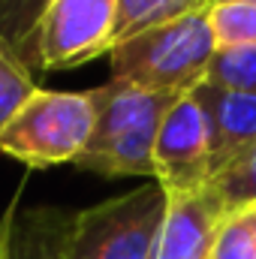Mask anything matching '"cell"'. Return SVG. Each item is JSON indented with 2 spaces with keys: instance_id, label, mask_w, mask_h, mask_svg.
Here are the masks:
<instances>
[{
  "instance_id": "1",
  "label": "cell",
  "mask_w": 256,
  "mask_h": 259,
  "mask_svg": "<svg viewBox=\"0 0 256 259\" xmlns=\"http://www.w3.org/2000/svg\"><path fill=\"white\" fill-rule=\"evenodd\" d=\"M94 94V133L81 157L72 163L103 178H151L154 181V145L163 118L184 94L148 91L112 78Z\"/></svg>"
},
{
  "instance_id": "2",
  "label": "cell",
  "mask_w": 256,
  "mask_h": 259,
  "mask_svg": "<svg viewBox=\"0 0 256 259\" xmlns=\"http://www.w3.org/2000/svg\"><path fill=\"white\" fill-rule=\"evenodd\" d=\"M217 55V39L208 24V9L121 39L112 55V78L148 91L190 94L199 88Z\"/></svg>"
},
{
  "instance_id": "3",
  "label": "cell",
  "mask_w": 256,
  "mask_h": 259,
  "mask_svg": "<svg viewBox=\"0 0 256 259\" xmlns=\"http://www.w3.org/2000/svg\"><path fill=\"white\" fill-rule=\"evenodd\" d=\"M169 196L157 181L66 217L61 259H157Z\"/></svg>"
},
{
  "instance_id": "4",
  "label": "cell",
  "mask_w": 256,
  "mask_h": 259,
  "mask_svg": "<svg viewBox=\"0 0 256 259\" xmlns=\"http://www.w3.org/2000/svg\"><path fill=\"white\" fill-rule=\"evenodd\" d=\"M94 133L91 91H36L0 133V151L30 169L75 163Z\"/></svg>"
},
{
  "instance_id": "5",
  "label": "cell",
  "mask_w": 256,
  "mask_h": 259,
  "mask_svg": "<svg viewBox=\"0 0 256 259\" xmlns=\"http://www.w3.org/2000/svg\"><path fill=\"white\" fill-rule=\"evenodd\" d=\"M118 46V0H52L30 52V72L75 69Z\"/></svg>"
},
{
  "instance_id": "6",
  "label": "cell",
  "mask_w": 256,
  "mask_h": 259,
  "mask_svg": "<svg viewBox=\"0 0 256 259\" xmlns=\"http://www.w3.org/2000/svg\"><path fill=\"white\" fill-rule=\"evenodd\" d=\"M211 178L214 166L208 118L196 97L184 94L163 118L154 145V181L166 190V196H181L208 187Z\"/></svg>"
},
{
  "instance_id": "7",
  "label": "cell",
  "mask_w": 256,
  "mask_h": 259,
  "mask_svg": "<svg viewBox=\"0 0 256 259\" xmlns=\"http://www.w3.org/2000/svg\"><path fill=\"white\" fill-rule=\"evenodd\" d=\"M229 214V202L214 184L196 193L169 196L166 220L157 241V259H211Z\"/></svg>"
},
{
  "instance_id": "8",
  "label": "cell",
  "mask_w": 256,
  "mask_h": 259,
  "mask_svg": "<svg viewBox=\"0 0 256 259\" xmlns=\"http://www.w3.org/2000/svg\"><path fill=\"white\" fill-rule=\"evenodd\" d=\"M190 94L208 118L211 166L214 175H220L226 166H232L241 154H247L256 145V94L208 84V81L193 88Z\"/></svg>"
},
{
  "instance_id": "9",
  "label": "cell",
  "mask_w": 256,
  "mask_h": 259,
  "mask_svg": "<svg viewBox=\"0 0 256 259\" xmlns=\"http://www.w3.org/2000/svg\"><path fill=\"white\" fill-rule=\"evenodd\" d=\"M66 217L69 214L58 208H36L15 214L6 259H61Z\"/></svg>"
},
{
  "instance_id": "10",
  "label": "cell",
  "mask_w": 256,
  "mask_h": 259,
  "mask_svg": "<svg viewBox=\"0 0 256 259\" xmlns=\"http://www.w3.org/2000/svg\"><path fill=\"white\" fill-rule=\"evenodd\" d=\"M52 0H0V46L30 69L33 36Z\"/></svg>"
},
{
  "instance_id": "11",
  "label": "cell",
  "mask_w": 256,
  "mask_h": 259,
  "mask_svg": "<svg viewBox=\"0 0 256 259\" xmlns=\"http://www.w3.org/2000/svg\"><path fill=\"white\" fill-rule=\"evenodd\" d=\"M208 6L211 0H118V42Z\"/></svg>"
},
{
  "instance_id": "12",
  "label": "cell",
  "mask_w": 256,
  "mask_h": 259,
  "mask_svg": "<svg viewBox=\"0 0 256 259\" xmlns=\"http://www.w3.org/2000/svg\"><path fill=\"white\" fill-rule=\"evenodd\" d=\"M208 24L217 49L256 46V0H214L208 6Z\"/></svg>"
},
{
  "instance_id": "13",
  "label": "cell",
  "mask_w": 256,
  "mask_h": 259,
  "mask_svg": "<svg viewBox=\"0 0 256 259\" xmlns=\"http://www.w3.org/2000/svg\"><path fill=\"white\" fill-rule=\"evenodd\" d=\"M39 91L36 75L21 64L9 49L0 46V133L21 112V106Z\"/></svg>"
},
{
  "instance_id": "14",
  "label": "cell",
  "mask_w": 256,
  "mask_h": 259,
  "mask_svg": "<svg viewBox=\"0 0 256 259\" xmlns=\"http://www.w3.org/2000/svg\"><path fill=\"white\" fill-rule=\"evenodd\" d=\"M205 81L232 88V91H244V94H256V46L217 49Z\"/></svg>"
},
{
  "instance_id": "15",
  "label": "cell",
  "mask_w": 256,
  "mask_h": 259,
  "mask_svg": "<svg viewBox=\"0 0 256 259\" xmlns=\"http://www.w3.org/2000/svg\"><path fill=\"white\" fill-rule=\"evenodd\" d=\"M211 259H256L253 226H250V217H247L244 208H235L226 217Z\"/></svg>"
},
{
  "instance_id": "16",
  "label": "cell",
  "mask_w": 256,
  "mask_h": 259,
  "mask_svg": "<svg viewBox=\"0 0 256 259\" xmlns=\"http://www.w3.org/2000/svg\"><path fill=\"white\" fill-rule=\"evenodd\" d=\"M18 196H21V190L12 196V202L6 205V211H3V217H0V259H6L9 232H12V220H15V214H18Z\"/></svg>"
},
{
  "instance_id": "17",
  "label": "cell",
  "mask_w": 256,
  "mask_h": 259,
  "mask_svg": "<svg viewBox=\"0 0 256 259\" xmlns=\"http://www.w3.org/2000/svg\"><path fill=\"white\" fill-rule=\"evenodd\" d=\"M244 211H247V217H250V226H253V238H256V202L244 205Z\"/></svg>"
},
{
  "instance_id": "18",
  "label": "cell",
  "mask_w": 256,
  "mask_h": 259,
  "mask_svg": "<svg viewBox=\"0 0 256 259\" xmlns=\"http://www.w3.org/2000/svg\"><path fill=\"white\" fill-rule=\"evenodd\" d=\"M211 3H214V0H211Z\"/></svg>"
}]
</instances>
